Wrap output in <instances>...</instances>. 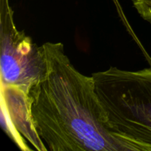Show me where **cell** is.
<instances>
[{
	"label": "cell",
	"instance_id": "obj_1",
	"mask_svg": "<svg viewBox=\"0 0 151 151\" xmlns=\"http://www.w3.org/2000/svg\"><path fill=\"white\" fill-rule=\"evenodd\" d=\"M46 71L28 94L32 122L51 151H131L112 134L94 78L74 66L60 42L41 45Z\"/></svg>",
	"mask_w": 151,
	"mask_h": 151
},
{
	"label": "cell",
	"instance_id": "obj_2",
	"mask_svg": "<svg viewBox=\"0 0 151 151\" xmlns=\"http://www.w3.org/2000/svg\"><path fill=\"white\" fill-rule=\"evenodd\" d=\"M106 125L131 151H151V68L92 74Z\"/></svg>",
	"mask_w": 151,
	"mask_h": 151
},
{
	"label": "cell",
	"instance_id": "obj_3",
	"mask_svg": "<svg viewBox=\"0 0 151 151\" xmlns=\"http://www.w3.org/2000/svg\"><path fill=\"white\" fill-rule=\"evenodd\" d=\"M1 84L13 86L28 95L31 86L46 71L41 46L16 28L9 0H1Z\"/></svg>",
	"mask_w": 151,
	"mask_h": 151
},
{
	"label": "cell",
	"instance_id": "obj_4",
	"mask_svg": "<svg viewBox=\"0 0 151 151\" xmlns=\"http://www.w3.org/2000/svg\"><path fill=\"white\" fill-rule=\"evenodd\" d=\"M1 125L21 150H31L25 139L35 150H48L34 126L28 95L18 87L1 84Z\"/></svg>",
	"mask_w": 151,
	"mask_h": 151
},
{
	"label": "cell",
	"instance_id": "obj_5",
	"mask_svg": "<svg viewBox=\"0 0 151 151\" xmlns=\"http://www.w3.org/2000/svg\"><path fill=\"white\" fill-rule=\"evenodd\" d=\"M132 1L140 16L151 23V0H132Z\"/></svg>",
	"mask_w": 151,
	"mask_h": 151
}]
</instances>
